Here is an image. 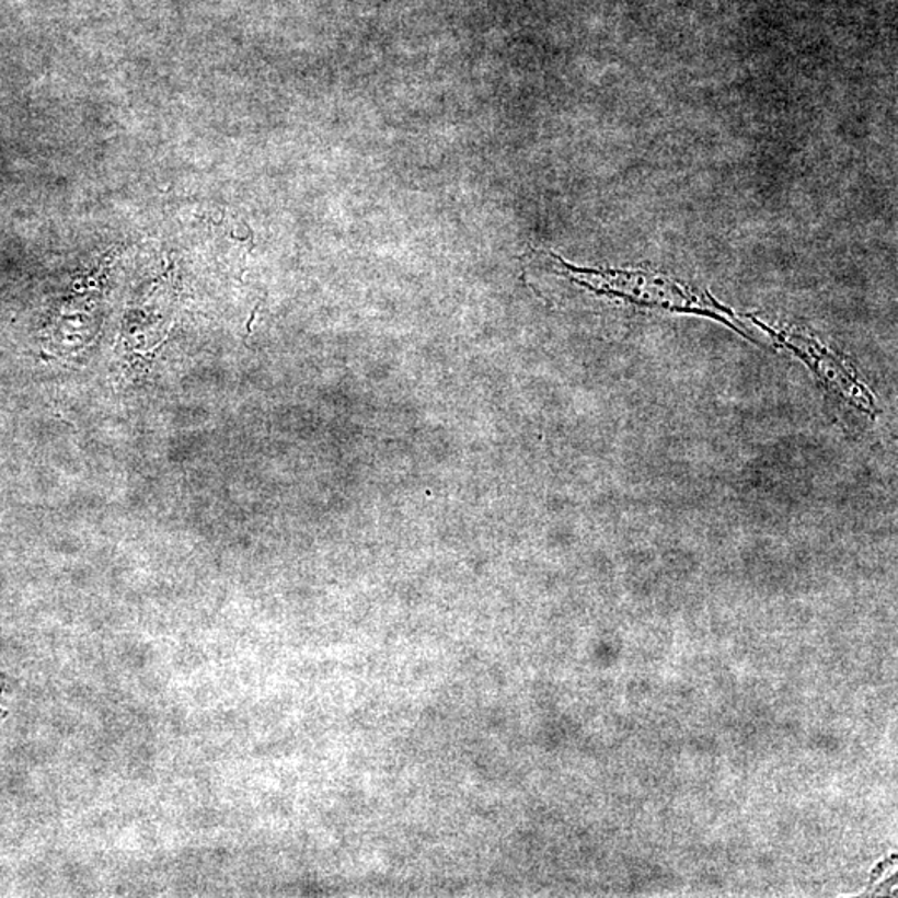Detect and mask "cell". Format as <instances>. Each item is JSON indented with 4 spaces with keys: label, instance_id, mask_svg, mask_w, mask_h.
<instances>
[{
    "label": "cell",
    "instance_id": "cell-1",
    "mask_svg": "<svg viewBox=\"0 0 898 898\" xmlns=\"http://www.w3.org/2000/svg\"><path fill=\"white\" fill-rule=\"evenodd\" d=\"M571 274V278L598 293L624 295L641 303L659 304L672 310L704 311L701 301L684 293L678 285L669 280H656L644 275L619 274V272H598V269L576 268L557 258Z\"/></svg>",
    "mask_w": 898,
    "mask_h": 898
},
{
    "label": "cell",
    "instance_id": "cell-2",
    "mask_svg": "<svg viewBox=\"0 0 898 898\" xmlns=\"http://www.w3.org/2000/svg\"><path fill=\"white\" fill-rule=\"evenodd\" d=\"M771 333L782 345L794 352L804 364L813 368L814 373L822 381L829 393H836L837 398L852 404L853 408H857L859 412L874 415V394L857 380L849 367L842 364V359L824 348L817 339L808 338L801 333L788 332V330Z\"/></svg>",
    "mask_w": 898,
    "mask_h": 898
}]
</instances>
